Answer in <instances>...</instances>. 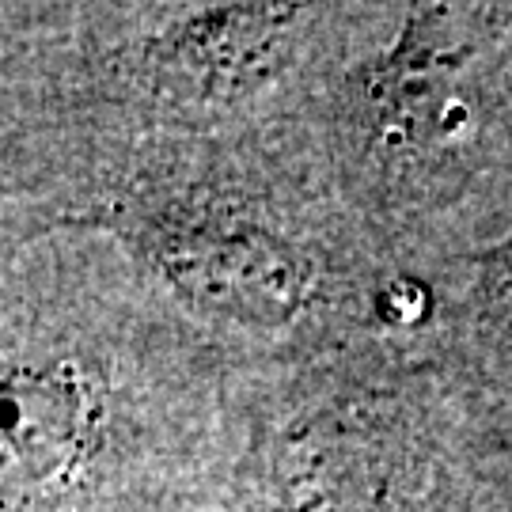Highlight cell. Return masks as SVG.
I'll list each match as a JSON object with an SVG mask.
<instances>
[{
	"label": "cell",
	"instance_id": "cell-3",
	"mask_svg": "<svg viewBox=\"0 0 512 512\" xmlns=\"http://www.w3.org/2000/svg\"><path fill=\"white\" fill-rule=\"evenodd\" d=\"M190 232L167 236L164 266L183 285H198L205 300H224L255 311H289L300 274L289 255L266 236L224 224H186Z\"/></svg>",
	"mask_w": 512,
	"mask_h": 512
},
{
	"label": "cell",
	"instance_id": "cell-4",
	"mask_svg": "<svg viewBox=\"0 0 512 512\" xmlns=\"http://www.w3.org/2000/svg\"><path fill=\"white\" fill-rule=\"evenodd\" d=\"M486 285H490V293H494L497 300H505V304L512 300V239L490 258V266H486Z\"/></svg>",
	"mask_w": 512,
	"mask_h": 512
},
{
	"label": "cell",
	"instance_id": "cell-2",
	"mask_svg": "<svg viewBox=\"0 0 512 512\" xmlns=\"http://www.w3.org/2000/svg\"><path fill=\"white\" fill-rule=\"evenodd\" d=\"M289 8H224L167 31L152 46L156 76L194 95H228L258 80Z\"/></svg>",
	"mask_w": 512,
	"mask_h": 512
},
{
	"label": "cell",
	"instance_id": "cell-1",
	"mask_svg": "<svg viewBox=\"0 0 512 512\" xmlns=\"http://www.w3.org/2000/svg\"><path fill=\"white\" fill-rule=\"evenodd\" d=\"M110 440V387L76 357L0 365V512L84 486Z\"/></svg>",
	"mask_w": 512,
	"mask_h": 512
}]
</instances>
